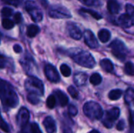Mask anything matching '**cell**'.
<instances>
[{
	"instance_id": "cell-1",
	"label": "cell",
	"mask_w": 134,
	"mask_h": 133,
	"mask_svg": "<svg viewBox=\"0 0 134 133\" xmlns=\"http://www.w3.org/2000/svg\"><path fill=\"white\" fill-rule=\"evenodd\" d=\"M0 100L5 111L15 108L19 103V98L13 86L0 78Z\"/></svg>"
},
{
	"instance_id": "cell-2",
	"label": "cell",
	"mask_w": 134,
	"mask_h": 133,
	"mask_svg": "<svg viewBox=\"0 0 134 133\" xmlns=\"http://www.w3.org/2000/svg\"><path fill=\"white\" fill-rule=\"evenodd\" d=\"M68 55L79 65L86 68H93L96 66V61L87 51L82 50L79 48L71 49L68 51Z\"/></svg>"
},
{
	"instance_id": "cell-3",
	"label": "cell",
	"mask_w": 134,
	"mask_h": 133,
	"mask_svg": "<svg viewBox=\"0 0 134 133\" xmlns=\"http://www.w3.org/2000/svg\"><path fill=\"white\" fill-rule=\"evenodd\" d=\"M27 96L41 97L44 95V84L35 76H29L24 82Z\"/></svg>"
},
{
	"instance_id": "cell-4",
	"label": "cell",
	"mask_w": 134,
	"mask_h": 133,
	"mask_svg": "<svg viewBox=\"0 0 134 133\" xmlns=\"http://www.w3.org/2000/svg\"><path fill=\"white\" fill-rule=\"evenodd\" d=\"M83 113L91 120H100L104 117V111L101 106L94 101H89L84 104Z\"/></svg>"
},
{
	"instance_id": "cell-5",
	"label": "cell",
	"mask_w": 134,
	"mask_h": 133,
	"mask_svg": "<svg viewBox=\"0 0 134 133\" xmlns=\"http://www.w3.org/2000/svg\"><path fill=\"white\" fill-rule=\"evenodd\" d=\"M110 49H111L112 54L119 60L123 61L126 58L128 54V49L124 44V42L119 39H115L109 45Z\"/></svg>"
},
{
	"instance_id": "cell-6",
	"label": "cell",
	"mask_w": 134,
	"mask_h": 133,
	"mask_svg": "<svg viewBox=\"0 0 134 133\" xmlns=\"http://www.w3.org/2000/svg\"><path fill=\"white\" fill-rule=\"evenodd\" d=\"M120 116V109L119 107H112L106 111L103 117L102 123L107 129H111L115 122Z\"/></svg>"
},
{
	"instance_id": "cell-7",
	"label": "cell",
	"mask_w": 134,
	"mask_h": 133,
	"mask_svg": "<svg viewBox=\"0 0 134 133\" xmlns=\"http://www.w3.org/2000/svg\"><path fill=\"white\" fill-rule=\"evenodd\" d=\"M24 6H25L27 12L31 16V17L34 22L37 23V22H40L42 20L43 14H42V11L40 10V9L38 8V6L37 5V4L34 1L27 0L25 2Z\"/></svg>"
},
{
	"instance_id": "cell-8",
	"label": "cell",
	"mask_w": 134,
	"mask_h": 133,
	"mask_svg": "<svg viewBox=\"0 0 134 133\" xmlns=\"http://www.w3.org/2000/svg\"><path fill=\"white\" fill-rule=\"evenodd\" d=\"M49 15L50 17L56 19H65L71 17V14L68 9L60 5H52L49 10Z\"/></svg>"
},
{
	"instance_id": "cell-9",
	"label": "cell",
	"mask_w": 134,
	"mask_h": 133,
	"mask_svg": "<svg viewBox=\"0 0 134 133\" xmlns=\"http://www.w3.org/2000/svg\"><path fill=\"white\" fill-rule=\"evenodd\" d=\"M20 65L23 67L24 71L30 76H33L32 74L34 73V69L36 67L35 61L34 60L33 57L29 54L26 53L20 60Z\"/></svg>"
},
{
	"instance_id": "cell-10",
	"label": "cell",
	"mask_w": 134,
	"mask_h": 133,
	"mask_svg": "<svg viewBox=\"0 0 134 133\" xmlns=\"http://www.w3.org/2000/svg\"><path fill=\"white\" fill-rule=\"evenodd\" d=\"M44 73H45V75L47 78V79L49 81H50L51 82L57 83L60 80V74H59L57 68L50 63L46 64V66L44 67Z\"/></svg>"
},
{
	"instance_id": "cell-11",
	"label": "cell",
	"mask_w": 134,
	"mask_h": 133,
	"mask_svg": "<svg viewBox=\"0 0 134 133\" xmlns=\"http://www.w3.org/2000/svg\"><path fill=\"white\" fill-rule=\"evenodd\" d=\"M29 118H30L29 111L24 107H20L16 115V123L21 128V129L26 127V125L29 122Z\"/></svg>"
},
{
	"instance_id": "cell-12",
	"label": "cell",
	"mask_w": 134,
	"mask_h": 133,
	"mask_svg": "<svg viewBox=\"0 0 134 133\" xmlns=\"http://www.w3.org/2000/svg\"><path fill=\"white\" fill-rule=\"evenodd\" d=\"M84 41L85 43L91 49H97L99 46L96 36L90 30H86L84 31Z\"/></svg>"
},
{
	"instance_id": "cell-13",
	"label": "cell",
	"mask_w": 134,
	"mask_h": 133,
	"mask_svg": "<svg viewBox=\"0 0 134 133\" xmlns=\"http://www.w3.org/2000/svg\"><path fill=\"white\" fill-rule=\"evenodd\" d=\"M67 30L68 31L69 35L75 40H80L82 36V33L80 30V28L74 23L69 22L67 24Z\"/></svg>"
},
{
	"instance_id": "cell-14",
	"label": "cell",
	"mask_w": 134,
	"mask_h": 133,
	"mask_svg": "<svg viewBox=\"0 0 134 133\" xmlns=\"http://www.w3.org/2000/svg\"><path fill=\"white\" fill-rule=\"evenodd\" d=\"M119 24L124 28H129L134 25V17L126 13L122 14L119 17Z\"/></svg>"
},
{
	"instance_id": "cell-15",
	"label": "cell",
	"mask_w": 134,
	"mask_h": 133,
	"mask_svg": "<svg viewBox=\"0 0 134 133\" xmlns=\"http://www.w3.org/2000/svg\"><path fill=\"white\" fill-rule=\"evenodd\" d=\"M42 124L47 133L57 132V125H56L55 120L51 116H47L43 120Z\"/></svg>"
},
{
	"instance_id": "cell-16",
	"label": "cell",
	"mask_w": 134,
	"mask_h": 133,
	"mask_svg": "<svg viewBox=\"0 0 134 133\" xmlns=\"http://www.w3.org/2000/svg\"><path fill=\"white\" fill-rule=\"evenodd\" d=\"M74 82L78 86H82L87 81V74L84 72H78L74 75Z\"/></svg>"
},
{
	"instance_id": "cell-17",
	"label": "cell",
	"mask_w": 134,
	"mask_h": 133,
	"mask_svg": "<svg viewBox=\"0 0 134 133\" xmlns=\"http://www.w3.org/2000/svg\"><path fill=\"white\" fill-rule=\"evenodd\" d=\"M54 94L56 95L57 98L58 99L60 105L61 107H65L66 105H68V97L67 96V95L64 92H62L61 90L57 89V90L54 91Z\"/></svg>"
},
{
	"instance_id": "cell-18",
	"label": "cell",
	"mask_w": 134,
	"mask_h": 133,
	"mask_svg": "<svg viewBox=\"0 0 134 133\" xmlns=\"http://www.w3.org/2000/svg\"><path fill=\"white\" fill-rule=\"evenodd\" d=\"M108 9L111 14H116L119 12L120 5L116 0L108 1Z\"/></svg>"
},
{
	"instance_id": "cell-19",
	"label": "cell",
	"mask_w": 134,
	"mask_h": 133,
	"mask_svg": "<svg viewBox=\"0 0 134 133\" xmlns=\"http://www.w3.org/2000/svg\"><path fill=\"white\" fill-rule=\"evenodd\" d=\"M100 65L101 67V68L108 72V73H110V72H112L113 70H114V65L112 63V62L109 60V59H103L100 60Z\"/></svg>"
},
{
	"instance_id": "cell-20",
	"label": "cell",
	"mask_w": 134,
	"mask_h": 133,
	"mask_svg": "<svg viewBox=\"0 0 134 133\" xmlns=\"http://www.w3.org/2000/svg\"><path fill=\"white\" fill-rule=\"evenodd\" d=\"M126 103L130 106H134V89L132 88L128 89L126 91L124 96Z\"/></svg>"
},
{
	"instance_id": "cell-21",
	"label": "cell",
	"mask_w": 134,
	"mask_h": 133,
	"mask_svg": "<svg viewBox=\"0 0 134 133\" xmlns=\"http://www.w3.org/2000/svg\"><path fill=\"white\" fill-rule=\"evenodd\" d=\"M98 38L104 43L108 42L111 38V32L108 29H101L98 32Z\"/></svg>"
},
{
	"instance_id": "cell-22",
	"label": "cell",
	"mask_w": 134,
	"mask_h": 133,
	"mask_svg": "<svg viewBox=\"0 0 134 133\" xmlns=\"http://www.w3.org/2000/svg\"><path fill=\"white\" fill-rule=\"evenodd\" d=\"M39 31L40 29L38 26L36 24H31L27 28V35L29 38H34L38 34Z\"/></svg>"
},
{
	"instance_id": "cell-23",
	"label": "cell",
	"mask_w": 134,
	"mask_h": 133,
	"mask_svg": "<svg viewBox=\"0 0 134 133\" xmlns=\"http://www.w3.org/2000/svg\"><path fill=\"white\" fill-rule=\"evenodd\" d=\"M122 95V91L121 89H113L108 93V98L111 100H118L121 98Z\"/></svg>"
},
{
	"instance_id": "cell-24",
	"label": "cell",
	"mask_w": 134,
	"mask_h": 133,
	"mask_svg": "<svg viewBox=\"0 0 134 133\" xmlns=\"http://www.w3.org/2000/svg\"><path fill=\"white\" fill-rule=\"evenodd\" d=\"M80 13H88V14H90L91 16H93L94 19H96V20H100L101 18H102V16L100 14V13H98L97 12H96V11H94V10H92V9H85V8H81L80 9Z\"/></svg>"
},
{
	"instance_id": "cell-25",
	"label": "cell",
	"mask_w": 134,
	"mask_h": 133,
	"mask_svg": "<svg viewBox=\"0 0 134 133\" xmlns=\"http://www.w3.org/2000/svg\"><path fill=\"white\" fill-rule=\"evenodd\" d=\"M90 82L92 85H100L102 82V77L100 74L98 73H94L93 74L90 78Z\"/></svg>"
},
{
	"instance_id": "cell-26",
	"label": "cell",
	"mask_w": 134,
	"mask_h": 133,
	"mask_svg": "<svg viewBox=\"0 0 134 133\" xmlns=\"http://www.w3.org/2000/svg\"><path fill=\"white\" fill-rule=\"evenodd\" d=\"M124 71L126 74L128 75H130V76H134V64L129 61L127 62L126 64H125V67H124Z\"/></svg>"
},
{
	"instance_id": "cell-27",
	"label": "cell",
	"mask_w": 134,
	"mask_h": 133,
	"mask_svg": "<svg viewBox=\"0 0 134 133\" xmlns=\"http://www.w3.org/2000/svg\"><path fill=\"white\" fill-rule=\"evenodd\" d=\"M79 1L88 6L98 7L101 5V2L100 0H79Z\"/></svg>"
},
{
	"instance_id": "cell-28",
	"label": "cell",
	"mask_w": 134,
	"mask_h": 133,
	"mask_svg": "<svg viewBox=\"0 0 134 133\" xmlns=\"http://www.w3.org/2000/svg\"><path fill=\"white\" fill-rule=\"evenodd\" d=\"M2 26L3 27V28L6 29V30H10L14 27V22L8 18H4L2 20Z\"/></svg>"
},
{
	"instance_id": "cell-29",
	"label": "cell",
	"mask_w": 134,
	"mask_h": 133,
	"mask_svg": "<svg viewBox=\"0 0 134 133\" xmlns=\"http://www.w3.org/2000/svg\"><path fill=\"white\" fill-rule=\"evenodd\" d=\"M60 70L61 74L64 76V77H69L71 74V70L70 68V67L65 63H63L60 65Z\"/></svg>"
},
{
	"instance_id": "cell-30",
	"label": "cell",
	"mask_w": 134,
	"mask_h": 133,
	"mask_svg": "<svg viewBox=\"0 0 134 133\" xmlns=\"http://www.w3.org/2000/svg\"><path fill=\"white\" fill-rule=\"evenodd\" d=\"M56 103H57V100H56V97L54 95H49L46 100V106L49 109H53L54 108V107L56 106Z\"/></svg>"
},
{
	"instance_id": "cell-31",
	"label": "cell",
	"mask_w": 134,
	"mask_h": 133,
	"mask_svg": "<svg viewBox=\"0 0 134 133\" xmlns=\"http://www.w3.org/2000/svg\"><path fill=\"white\" fill-rule=\"evenodd\" d=\"M0 129L6 133H9L10 132V129L8 125V124L3 120L2 115H1V111H0Z\"/></svg>"
},
{
	"instance_id": "cell-32",
	"label": "cell",
	"mask_w": 134,
	"mask_h": 133,
	"mask_svg": "<svg viewBox=\"0 0 134 133\" xmlns=\"http://www.w3.org/2000/svg\"><path fill=\"white\" fill-rule=\"evenodd\" d=\"M68 92L71 95V96L74 99H78L79 98V91L74 87L73 85H70L68 88Z\"/></svg>"
},
{
	"instance_id": "cell-33",
	"label": "cell",
	"mask_w": 134,
	"mask_h": 133,
	"mask_svg": "<svg viewBox=\"0 0 134 133\" xmlns=\"http://www.w3.org/2000/svg\"><path fill=\"white\" fill-rule=\"evenodd\" d=\"M1 14L3 17L8 18L9 16H10L13 14V9L9 7H4L1 10Z\"/></svg>"
},
{
	"instance_id": "cell-34",
	"label": "cell",
	"mask_w": 134,
	"mask_h": 133,
	"mask_svg": "<svg viewBox=\"0 0 134 133\" xmlns=\"http://www.w3.org/2000/svg\"><path fill=\"white\" fill-rule=\"evenodd\" d=\"M78 112H79L78 108L75 105H73V104L69 105V107H68V114L71 116H76Z\"/></svg>"
},
{
	"instance_id": "cell-35",
	"label": "cell",
	"mask_w": 134,
	"mask_h": 133,
	"mask_svg": "<svg viewBox=\"0 0 134 133\" xmlns=\"http://www.w3.org/2000/svg\"><path fill=\"white\" fill-rule=\"evenodd\" d=\"M30 130H31V133H42L38 125L36 124V123H31V128H30Z\"/></svg>"
},
{
	"instance_id": "cell-36",
	"label": "cell",
	"mask_w": 134,
	"mask_h": 133,
	"mask_svg": "<svg viewBox=\"0 0 134 133\" xmlns=\"http://www.w3.org/2000/svg\"><path fill=\"white\" fill-rule=\"evenodd\" d=\"M126 13L130 15L131 16L134 17V6L131 4H127L126 5Z\"/></svg>"
},
{
	"instance_id": "cell-37",
	"label": "cell",
	"mask_w": 134,
	"mask_h": 133,
	"mask_svg": "<svg viewBox=\"0 0 134 133\" xmlns=\"http://www.w3.org/2000/svg\"><path fill=\"white\" fill-rule=\"evenodd\" d=\"M126 125V122H125L123 119H122V120H120V121L118 122V124L116 125V129H117V130H119V131H122V130L125 129Z\"/></svg>"
},
{
	"instance_id": "cell-38",
	"label": "cell",
	"mask_w": 134,
	"mask_h": 133,
	"mask_svg": "<svg viewBox=\"0 0 134 133\" xmlns=\"http://www.w3.org/2000/svg\"><path fill=\"white\" fill-rule=\"evenodd\" d=\"M13 18H14V21H15L16 24H20L22 21V15H21V13L20 12L16 13Z\"/></svg>"
},
{
	"instance_id": "cell-39",
	"label": "cell",
	"mask_w": 134,
	"mask_h": 133,
	"mask_svg": "<svg viewBox=\"0 0 134 133\" xmlns=\"http://www.w3.org/2000/svg\"><path fill=\"white\" fill-rule=\"evenodd\" d=\"M3 2H5V4H9V5H12L14 6H17L19 5L20 0H2Z\"/></svg>"
},
{
	"instance_id": "cell-40",
	"label": "cell",
	"mask_w": 134,
	"mask_h": 133,
	"mask_svg": "<svg viewBox=\"0 0 134 133\" xmlns=\"http://www.w3.org/2000/svg\"><path fill=\"white\" fill-rule=\"evenodd\" d=\"M13 50H14V52L16 53H20L22 52V47L20 45L16 44V45H13Z\"/></svg>"
},
{
	"instance_id": "cell-41",
	"label": "cell",
	"mask_w": 134,
	"mask_h": 133,
	"mask_svg": "<svg viewBox=\"0 0 134 133\" xmlns=\"http://www.w3.org/2000/svg\"><path fill=\"white\" fill-rule=\"evenodd\" d=\"M130 124L132 129H134V111H132L130 117Z\"/></svg>"
},
{
	"instance_id": "cell-42",
	"label": "cell",
	"mask_w": 134,
	"mask_h": 133,
	"mask_svg": "<svg viewBox=\"0 0 134 133\" xmlns=\"http://www.w3.org/2000/svg\"><path fill=\"white\" fill-rule=\"evenodd\" d=\"M6 66V62L5 60H2V59H0V69H2V68H5Z\"/></svg>"
},
{
	"instance_id": "cell-43",
	"label": "cell",
	"mask_w": 134,
	"mask_h": 133,
	"mask_svg": "<svg viewBox=\"0 0 134 133\" xmlns=\"http://www.w3.org/2000/svg\"><path fill=\"white\" fill-rule=\"evenodd\" d=\"M64 133H72V132H71V130L70 129H64Z\"/></svg>"
},
{
	"instance_id": "cell-44",
	"label": "cell",
	"mask_w": 134,
	"mask_h": 133,
	"mask_svg": "<svg viewBox=\"0 0 134 133\" xmlns=\"http://www.w3.org/2000/svg\"><path fill=\"white\" fill-rule=\"evenodd\" d=\"M89 133H100V132L97 131V130H92V131H90Z\"/></svg>"
},
{
	"instance_id": "cell-45",
	"label": "cell",
	"mask_w": 134,
	"mask_h": 133,
	"mask_svg": "<svg viewBox=\"0 0 134 133\" xmlns=\"http://www.w3.org/2000/svg\"><path fill=\"white\" fill-rule=\"evenodd\" d=\"M18 133H27V132L24 130V129H21V130H20V131Z\"/></svg>"
},
{
	"instance_id": "cell-46",
	"label": "cell",
	"mask_w": 134,
	"mask_h": 133,
	"mask_svg": "<svg viewBox=\"0 0 134 133\" xmlns=\"http://www.w3.org/2000/svg\"><path fill=\"white\" fill-rule=\"evenodd\" d=\"M20 1H22V0H20Z\"/></svg>"
}]
</instances>
